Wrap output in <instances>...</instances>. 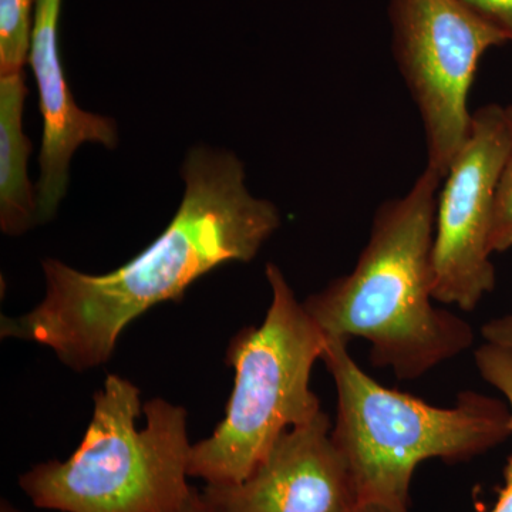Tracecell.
I'll use <instances>...</instances> for the list:
<instances>
[{
	"label": "cell",
	"mask_w": 512,
	"mask_h": 512,
	"mask_svg": "<svg viewBox=\"0 0 512 512\" xmlns=\"http://www.w3.org/2000/svg\"><path fill=\"white\" fill-rule=\"evenodd\" d=\"M181 175L180 208L150 247L104 275L46 259L45 298L18 318L3 316L0 336L46 346L76 372L103 366L138 316L158 303L180 301L218 266L251 262L281 227L274 202L249 192L235 154L191 148Z\"/></svg>",
	"instance_id": "6da1fadb"
},
{
	"label": "cell",
	"mask_w": 512,
	"mask_h": 512,
	"mask_svg": "<svg viewBox=\"0 0 512 512\" xmlns=\"http://www.w3.org/2000/svg\"><path fill=\"white\" fill-rule=\"evenodd\" d=\"M441 183L426 165L407 194L382 202L355 268L303 301L326 338L365 340L372 365L407 382L464 355L476 340L467 320L434 299Z\"/></svg>",
	"instance_id": "7a4b0ae2"
},
{
	"label": "cell",
	"mask_w": 512,
	"mask_h": 512,
	"mask_svg": "<svg viewBox=\"0 0 512 512\" xmlns=\"http://www.w3.org/2000/svg\"><path fill=\"white\" fill-rule=\"evenodd\" d=\"M320 362L336 390L332 440L348 466L357 503L409 510L414 471L426 460L461 463L512 436L507 402L464 390L451 407L377 383L349 342L326 338Z\"/></svg>",
	"instance_id": "3957f363"
},
{
	"label": "cell",
	"mask_w": 512,
	"mask_h": 512,
	"mask_svg": "<svg viewBox=\"0 0 512 512\" xmlns=\"http://www.w3.org/2000/svg\"><path fill=\"white\" fill-rule=\"evenodd\" d=\"M192 444L184 407L151 399L128 379L107 376L93 417L67 460L19 477L32 504L59 512H175L190 497Z\"/></svg>",
	"instance_id": "277c9868"
},
{
	"label": "cell",
	"mask_w": 512,
	"mask_h": 512,
	"mask_svg": "<svg viewBox=\"0 0 512 512\" xmlns=\"http://www.w3.org/2000/svg\"><path fill=\"white\" fill-rule=\"evenodd\" d=\"M265 274L272 298L264 322L239 330L228 346L235 382L224 420L192 444L188 473L205 484L245 480L285 431L323 412L311 376L328 339L281 268L268 264Z\"/></svg>",
	"instance_id": "5b68a950"
},
{
	"label": "cell",
	"mask_w": 512,
	"mask_h": 512,
	"mask_svg": "<svg viewBox=\"0 0 512 512\" xmlns=\"http://www.w3.org/2000/svg\"><path fill=\"white\" fill-rule=\"evenodd\" d=\"M394 62L416 104L427 167L446 177L468 137L478 64L508 37L466 0H389Z\"/></svg>",
	"instance_id": "8992f818"
},
{
	"label": "cell",
	"mask_w": 512,
	"mask_h": 512,
	"mask_svg": "<svg viewBox=\"0 0 512 512\" xmlns=\"http://www.w3.org/2000/svg\"><path fill=\"white\" fill-rule=\"evenodd\" d=\"M510 144L505 107L487 104L474 111L437 195L431 258L434 299L441 305L473 312L494 291L495 192Z\"/></svg>",
	"instance_id": "52a82bcc"
},
{
	"label": "cell",
	"mask_w": 512,
	"mask_h": 512,
	"mask_svg": "<svg viewBox=\"0 0 512 512\" xmlns=\"http://www.w3.org/2000/svg\"><path fill=\"white\" fill-rule=\"evenodd\" d=\"M201 494L212 512H346L357 503L325 412L285 431L245 480Z\"/></svg>",
	"instance_id": "ba28073f"
},
{
	"label": "cell",
	"mask_w": 512,
	"mask_h": 512,
	"mask_svg": "<svg viewBox=\"0 0 512 512\" xmlns=\"http://www.w3.org/2000/svg\"><path fill=\"white\" fill-rule=\"evenodd\" d=\"M63 0H36L29 64L39 90L43 121L40 178L37 183V218L55 217L69 184V165L84 143L117 146L113 120L77 106L67 84L59 49V19Z\"/></svg>",
	"instance_id": "9c48e42d"
},
{
	"label": "cell",
	"mask_w": 512,
	"mask_h": 512,
	"mask_svg": "<svg viewBox=\"0 0 512 512\" xmlns=\"http://www.w3.org/2000/svg\"><path fill=\"white\" fill-rule=\"evenodd\" d=\"M26 94L23 72L0 76V227L12 237L39 222L28 175L32 143L23 131Z\"/></svg>",
	"instance_id": "30bf717a"
},
{
	"label": "cell",
	"mask_w": 512,
	"mask_h": 512,
	"mask_svg": "<svg viewBox=\"0 0 512 512\" xmlns=\"http://www.w3.org/2000/svg\"><path fill=\"white\" fill-rule=\"evenodd\" d=\"M36 0H0V76L29 62Z\"/></svg>",
	"instance_id": "8fae6325"
},
{
	"label": "cell",
	"mask_w": 512,
	"mask_h": 512,
	"mask_svg": "<svg viewBox=\"0 0 512 512\" xmlns=\"http://www.w3.org/2000/svg\"><path fill=\"white\" fill-rule=\"evenodd\" d=\"M481 377L504 397L511 412L512 426V353L498 346L483 343L474 352ZM491 512H512V456L505 468V483Z\"/></svg>",
	"instance_id": "7c38bea8"
},
{
	"label": "cell",
	"mask_w": 512,
	"mask_h": 512,
	"mask_svg": "<svg viewBox=\"0 0 512 512\" xmlns=\"http://www.w3.org/2000/svg\"><path fill=\"white\" fill-rule=\"evenodd\" d=\"M511 144L505 157L503 170L498 178L495 192L493 232H491V252L503 254L512 249V103L505 107Z\"/></svg>",
	"instance_id": "4fadbf2b"
},
{
	"label": "cell",
	"mask_w": 512,
	"mask_h": 512,
	"mask_svg": "<svg viewBox=\"0 0 512 512\" xmlns=\"http://www.w3.org/2000/svg\"><path fill=\"white\" fill-rule=\"evenodd\" d=\"M471 8L490 20L498 29L503 30L512 43V0H466Z\"/></svg>",
	"instance_id": "5bb4252c"
},
{
	"label": "cell",
	"mask_w": 512,
	"mask_h": 512,
	"mask_svg": "<svg viewBox=\"0 0 512 512\" xmlns=\"http://www.w3.org/2000/svg\"><path fill=\"white\" fill-rule=\"evenodd\" d=\"M480 333L484 343H490L512 353V315L488 320L481 326Z\"/></svg>",
	"instance_id": "9a60e30c"
},
{
	"label": "cell",
	"mask_w": 512,
	"mask_h": 512,
	"mask_svg": "<svg viewBox=\"0 0 512 512\" xmlns=\"http://www.w3.org/2000/svg\"><path fill=\"white\" fill-rule=\"evenodd\" d=\"M175 512H212V510L208 507V504L205 503L201 491L194 488L188 500Z\"/></svg>",
	"instance_id": "2e32d148"
},
{
	"label": "cell",
	"mask_w": 512,
	"mask_h": 512,
	"mask_svg": "<svg viewBox=\"0 0 512 512\" xmlns=\"http://www.w3.org/2000/svg\"><path fill=\"white\" fill-rule=\"evenodd\" d=\"M346 512H410L409 510H397L389 505L379 503H356Z\"/></svg>",
	"instance_id": "e0dca14e"
},
{
	"label": "cell",
	"mask_w": 512,
	"mask_h": 512,
	"mask_svg": "<svg viewBox=\"0 0 512 512\" xmlns=\"http://www.w3.org/2000/svg\"><path fill=\"white\" fill-rule=\"evenodd\" d=\"M0 512H20L13 507L12 504L8 503V501L3 500L2 505H0Z\"/></svg>",
	"instance_id": "ac0fdd59"
}]
</instances>
